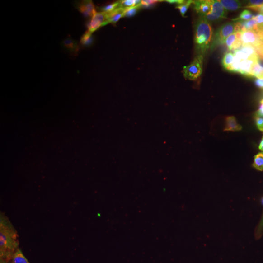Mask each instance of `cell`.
Segmentation results:
<instances>
[{"instance_id":"4","label":"cell","mask_w":263,"mask_h":263,"mask_svg":"<svg viewBox=\"0 0 263 263\" xmlns=\"http://www.w3.org/2000/svg\"><path fill=\"white\" fill-rule=\"evenodd\" d=\"M233 105V94L230 83L217 77L209 87L203 90L200 99V106L203 112L212 116H222L228 112Z\"/></svg>"},{"instance_id":"5","label":"cell","mask_w":263,"mask_h":263,"mask_svg":"<svg viewBox=\"0 0 263 263\" xmlns=\"http://www.w3.org/2000/svg\"><path fill=\"white\" fill-rule=\"evenodd\" d=\"M250 29H257V31H263V15H259L257 17L251 18L249 21Z\"/></svg>"},{"instance_id":"6","label":"cell","mask_w":263,"mask_h":263,"mask_svg":"<svg viewBox=\"0 0 263 263\" xmlns=\"http://www.w3.org/2000/svg\"><path fill=\"white\" fill-rule=\"evenodd\" d=\"M262 64H263V55H262L261 60H259V62H258V65H262Z\"/></svg>"},{"instance_id":"3","label":"cell","mask_w":263,"mask_h":263,"mask_svg":"<svg viewBox=\"0 0 263 263\" xmlns=\"http://www.w3.org/2000/svg\"><path fill=\"white\" fill-rule=\"evenodd\" d=\"M154 111L180 137L188 139L195 132L199 122L193 104L177 94H170L157 101Z\"/></svg>"},{"instance_id":"2","label":"cell","mask_w":263,"mask_h":263,"mask_svg":"<svg viewBox=\"0 0 263 263\" xmlns=\"http://www.w3.org/2000/svg\"><path fill=\"white\" fill-rule=\"evenodd\" d=\"M263 55V31H241L229 43L224 55L219 59L218 77L229 82L239 78L249 68L258 66Z\"/></svg>"},{"instance_id":"1","label":"cell","mask_w":263,"mask_h":263,"mask_svg":"<svg viewBox=\"0 0 263 263\" xmlns=\"http://www.w3.org/2000/svg\"><path fill=\"white\" fill-rule=\"evenodd\" d=\"M185 15L215 43H230L241 32L236 12L226 0L189 4Z\"/></svg>"}]
</instances>
